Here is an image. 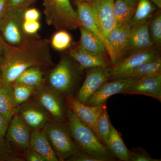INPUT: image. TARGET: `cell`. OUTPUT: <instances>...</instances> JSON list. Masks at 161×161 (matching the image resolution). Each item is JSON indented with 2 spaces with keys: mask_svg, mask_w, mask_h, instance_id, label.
I'll list each match as a JSON object with an SVG mask.
<instances>
[{
  "mask_svg": "<svg viewBox=\"0 0 161 161\" xmlns=\"http://www.w3.org/2000/svg\"><path fill=\"white\" fill-rule=\"evenodd\" d=\"M49 39L33 37L16 46L6 45L4 61L0 66L2 82L11 85L25 70L36 67L43 71L53 65Z\"/></svg>",
  "mask_w": 161,
  "mask_h": 161,
  "instance_id": "cell-1",
  "label": "cell"
},
{
  "mask_svg": "<svg viewBox=\"0 0 161 161\" xmlns=\"http://www.w3.org/2000/svg\"><path fill=\"white\" fill-rule=\"evenodd\" d=\"M85 71L66 53L44 77L45 84L66 98H74L80 88Z\"/></svg>",
  "mask_w": 161,
  "mask_h": 161,
  "instance_id": "cell-2",
  "label": "cell"
},
{
  "mask_svg": "<svg viewBox=\"0 0 161 161\" xmlns=\"http://www.w3.org/2000/svg\"><path fill=\"white\" fill-rule=\"evenodd\" d=\"M67 118L73 140L80 152L97 156L107 161H115V158L95 132L83 123L68 108Z\"/></svg>",
  "mask_w": 161,
  "mask_h": 161,
  "instance_id": "cell-3",
  "label": "cell"
},
{
  "mask_svg": "<svg viewBox=\"0 0 161 161\" xmlns=\"http://www.w3.org/2000/svg\"><path fill=\"white\" fill-rule=\"evenodd\" d=\"M46 23L58 31L75 30L80 26L70 0H43Z\"/></svg>",
  "mask_w": 161,
  "mask_h": 161,
  "instance_id": "cell-4",
  "label": "cell"
},
{
  "mask_svg": "<svg viewBox=\"0 0 161 161\" xmlns=\"http://www.w3.org/2000/svg\"><path fill=\"white\" fill-rule=\"evenodd\" d=\"M50 143L59 161H67L80 152L73 140L68 121L51 119L42 130Z\"/></svg>",
  "mask_w": 161,
  "mask_h": 161,
  "instance_id": "cell-5",
  "label": "cell"
},
{
  "mask_svg": "<svg viewBox=\"0 0 161 161\" xmlns=\"http://www.w3.org/2000/svg\"><path fill=\"white\" fill-rule=\"evenodd\" d=\"M26 9L8 8L0 19V34L5 42L10 46H18L35 37L29 36L23 30Z\"/></svg>",
  "mask_w": 161,
  "mask_h": 161,
  "instance_id": "cell-6",
  "label": "cell"
},
{
  "mask_svg": "<svg viewBox=\"0 0 161 161\" xmlns=\"http://www.w3.org/2000/svg\"><path fill=\"white\" fill-rule=\"evenodd\" d=\"M46 110L52 119L56 121H67L68 110L66 98L44 84L36 89L32 96Z\"/></svg>",
  "mask_w": 161,
  "mask_h": 161,
  "instance_id": "cell-7",
  "label": "cell"
},
{
  "mask_svg": "<svg viewBox=\"0 0 161 161\" xmlns=\"http://www.w3.org/2000/svg\"><path fill=\"white\" fill-rule=\"evenodd\" d=\"M16 114L31 131L42 130L52 119L46 110L33 97L18 106Z\"/></svg>",
  "mask_w": 161,
  "mask_h": 161,
  "instance_id": "cell-8",
  "label": "cell"
},
{
  "mask_svg": "<svg viewBox=\"0 0 161 161\" xmlns=\"http://www.w3.org/2000/svg\"><path fill=\"white\" fill-rule=\"evenodd\" d=\"M161 56L160 48L154 47L149 49L130 52L125 54L118 62L111 67L109 80L116 79L126 72L135 68L141 64Z\"/></svg>",
  "mask_w": 161,
  "mask_h": 161,
  "instance_id": "cell-9",
  "label": "cell"
},
{
  "mask_svg": "<svg viewBox=\"0 0 161 161\" xmlns=\"http://www.w3.org/2000/svg\"><path fill=\"white\" fill-rule=\"evenodd\" d=\"M111 67H100L86 70V75L84 80L75 98L81 103L85 104L90 96L103 84L109 80L111 77Z\"/></svg>",
  "mask_w": 161,
  "mask_h": 161,
  "instance_id": "cell-10",
  "label": "cell"
},
{
  "mask_svg": "<svg viewBox=\"0 0 161 161\" xmlns=\"http://www.w3.org/2000/svg\"><path fill=\"white\" fill-rule=\"evenodd\" d=\"M121 94L141 95L161 102V73L146 75L136 79Z\"/></svg>",
  "mask_w": 161,
  "mask_h": 161,
  "instance_id": "cell-11",
  "label": "cell"
},
{
  "mask_svg": "<svg viewBox=\"0 0 161 161\" xmlns=\"http://www.w3.org/2000/svg\"><path fill=\"white\" fill-rule=\"evenodd\" d=\"M130 28L129 23L123 26H116L107 36L105 46L112 66L118 62L124 54Z\"/></svg>",
  "mask_w": 161,
  "mask_h": 161,
  "instance_id": "cell-12",
  "label": "cell"
},
{
  "mask_svg": "<svg viewBox=\"0 0 161 161\" xmlns=\"http://www.w3.org/2000/svg\"><path fill=\"white\" fill-rule=\"evenodd\" d=\"M66 100L68 108L96 134V123L101 113L107 108L106 102L95 106H90L81 103L75 97L66 98Z\"/></svg>",
  "mask_w": 161,
  "mask_h": 161,
  "instance_id": "cell-13",
  "label": "cell"
},
{
  "mask_svg": "<svg viewBox=\"0 0 161 161\" xmlns=\"http://www.w3.org/2000/svg\"><path fill=\"white\" fill-rule=\"evenodd\" d=\"M137 78H117L108 80L103 84L89 98L85 104L95 106L106 102L107 99L112 95L121 92Z\"/></svg>",
  "mask_w": 161,
  "mask_h": 161,
  "instance_id": "cell-14",
  "label": "cell"
},
{
  "mask_svg": "<svg viewBox=\"0 0 161 161\" xmlns=\"http://www.w3.org/2000/svg\"><path fill=\"white\" fill-rule=\"evenodd\" d=\"M67 50V54L85 70L94 68L112 66L109 58H107L106 55L98 54L84 50L79 47L77 43H73Z\"/></svg>",
  "mask_w": 161,
  "mask_h": 161,
  "instance_id": "cell-15",
  "label": "cell"
},
{
  "mask_svg": "<svg viewBox=\"0 0 161 161\" xmlns=\"http://www.w3.org/2000/svg\"><path fill=\"white\" fill-rule=\"evenodd\" d=\"M31 132L19 116L15 114L9 122L6 136L15 148L24 152L30 147Z\"/></svg>",
  "mask_w": 161,
  "mask_h": 161,
  "instance_id": "cell-16",
  "label": "cell"
},
{
  "mask_svg": "<svg viewBox=\"0 0 161 161\" xmlns=\"http://www.w3.org/2000/svg\"><path fill=\"white\" fill-rule=\"evenodd\" d=\"M114 2L115 0H93L91 3L103 36L104 43L110 32L115 27L113 15Z\"/></svg>",
  "mask_w": 161,
  "mask_h": 161,
  "instance_id": "cell-17",
  "label": "cell"
},
{
  "mask_svg": "<svg viewBox=\"0 0 161 161\" xmlns=\"http://www.w3.org/2000/svg\"><path fill=\"white\" fill-rule=\"evenodd\" d=\"M149 22L131 27L123 55L130 52L149 49L155 47L150 38Z\"/></svg>",
  "mask_w": 161,
  "mask_h": 161,
  "instance_id": "cell-18",
  "label": "cell"
},
{
  "mask_svg": "<svg viewBox=\"0 0 161 161\" xmlns=\"http://www.w3.org/2000/svg\"><path fill=\"white\" fill-rule=\"evenodd\" d=\"M77 15L80 26L95 34L104 42L103 36L98 26L95 12L91 3L75 0Z\"/></svg>",
  "mask_w": 161,
  "mask_h": 161,
  "instance_id": "cell-19",
  "label": "cell"
},
{
  "mask_svg": "<svg viewBox=\"0 0 161 161\" xmlns=\"http://www.w3.org/2000/svg\"><path fill=\"white\" fill-rule=\"evenodd\" d=\"M29 147L40 154L45 161H59L50 143L42 130L32 131Z\"/></svg>",
  "mask_w": 161,
  "mask_h": 161,
  "instance_id": "cell-20",
  "label": "cell"
},
{
  "mask_svg": "<svg viewBox=\"0 0 161 161\" xmlns=\"http://www.w3.org/2000/svg\"><path fill=\"white\" fill-rule=\"evenodd\" d=\"M78 28L80 30V39L77 43L79 47L94 53L106 55V49L101 39L83 26H80Z\"/></svg>",
  "mask_w": 161,
  "mask_h": 161,
  "instance_id": "cell-21",
  "label": "cell"
},
{
  "mask_svg": "<svg viewBox=\"0 0 161 161\" xmlns=\"http://www.w3.org/2000/svg\"><path fill=\"white\" fill-rule=\"evenodd\" d=\"M111 153L119 160L130 161V151L124 143L119 132L110 124V131L106 145Z\"/></svg>",
  "mask_w": 161,
  "mask_h": 161,
  "instance_id": "cell-22",
  "label": "cell"
},
{
  "mask_svg": "<svg viewBox=\"0 0 161 161\" xmlns=\"http://www.w3.org/2000/svg\"><path fill=\"white\" fill-rule=\"evenodd\" d=\"M18 107L15 103L11 85L0 83V114L8 122L16 113Z\"/></svg>",
  "mask_w": 161,
  "mask_h": 161,
  "instance_id": "cell-23",
  "label": "cell"
},
{
  "mask_svg": "<svg viewBox=\"0 0 161 161\" xmlns=\"http://www.w3.org/2000/svg\"><path fill=\"white\" fill-rule=\"evenodd\" d=\"M157 7L150 0H138L134 15L129 24L132 27L147 23L157 11Z\"/></svg>",
  "mask_w": 161,
  "mask_h": 161,
  "instance_id": "cell-24",
  "label": "cell"
},
{
  "mask_svg": "<svg viewBox=\"0 0 161 161\" xmlns=\"http://www.w3.org/2000/svg\"><path fill=\"white\" fill-rule=\"evenodd\" d=\"M158 73H161V56L141 64L135 68L123 74L116 79L140 78L146 75Z\"/></svg>",
  "mask_w": 161,
  "mask_h": 161,
  "instance_id": "cell-25",
  "label": "cell"
},
{
  "mask_svg": "<svg viewBox=\"0 0 161 161\" xmlns=\"http://www.w3.org/2000/svg\"><path fill=\"white\" fill-rule=\"evenodd\" d=\"M136 6H131L124 0H115L113 15L115 26H123L129 23L134 15Z\"/></svg>",
  "mask_w": 161,
  "mask_h": 161,
  "instance_id": "cell-26",
  "label": "cell"
},
{
  "mask_svg": "<svg viewBox=\"0 0 161 161\" xmlns=\"http://www.w3.org/2000/svg\"><path fill=\"white\" fill-rule=\"evenodd\" d=\"M14 82L31 86L36 89L45 84L43 71L38 68H30L22 72Z\"/></svg>",
  "mask_w": 161,
  "mask_h": 161,
  "instance_id": "cell-27",
  "label": "cell"
},
{
  "mask_svg": "<svg viewBox=\"0 0 161 161\" xmlns=\"http://www.w3.org/2000/svg\"><path fill=\"white\" fill-rule=\"evenodd\" d=\"M11 86L14 99L17 107L31 98L36 90L32 87L16 82L11 84Z\"/></svg>",
  "mask_w": 161,
  "mask_h": 161,
  "instance_id": "cell-28",
  "label": "cell"
},
{
  "mask_svg": "<svg viewBox=\"0 0 161 161\" xmlns=\"http://www.w3.org/2000/svg\"><path fill=\"white\" fill-rule=\"evenodd\" d=\"M50 41L51 46L58 51L67 50L73 43L72 36L66 30L58 31Z\"/></svg>",
  "mask_w": 161,
  "mask_h": 161,
  "instance_id": "cell-29",
  "label": "cell"
},
{
  "mask_svg": "<svg viewBox=\"0 0 161 161\" xmlns=\"http://www.w3.org/2000/svg\"><path fill=\"white\" fill-rule=\"evenodd\" d=\"M110 124L109 117L106 108L99 116L96 125V135L106 146L109 135Z\"/></svg>",
  "mask_w": 161,
  "mask_h": 161,
  "instance_id": "cell-30",
  "label": "cell"
},
{
  "mask_svg": "<svg viewBox=\"0 0 161 161\" xmlns=\"http://www.w3.org/2000/svg\"><path fill=\"white\" fill-rule=\"evenodd\" d=\"M149 29L150 38L154 46L160 48L161 45V13L156 12L149 20Z\"/></svg>",
  "mask_w": 161,
  "mask_h": 161,
  "instance_id": "cell-31",
  "label": "cell"
},
{
  "mask_svg": "<svg viewBox=\"0 0 161 161\" xmlns=\"http://www.w3.org/2000/svg\"><path fill=\"white\" fill-rule=\"evenodd\" d=\"M153 158L145 150L138 149L130 151V161H160Z\"/></svg>",
  "mask_w": 161,
  "mask_h": 161,
  "instance_id": "cell-32",
  "label": "cell"
},
{
  "mask_svg": "<svg viewBox=\"0 0 161 161\" xmlns=\"http://www.w3.org/2000/svg\"><path fill=\"white\" fill-rule=\"evenodd\" d=\"M41 25L39 21L24 20L23 28L24 32L29 36H38V33Z\"/></svg>",
  "mask_w": 161,
  "mask_h": 161,
  "instance_id": "cell-33",
  "label": "cell"
},
{
  "mask_svg": "<svg viewBox=\"0 0 161 161\" xmlns=\"http://www.w3.org/2000/svg\"><path fill=\"white\" fill-rule=\"evenodd\" d=\"M67 161H107L105 159L97 156L79 152Z\"/></svg>",
  "mask_w": 161,
  "mask_h": 161,
  "instance_id": "cell-34",
  "label": "cell"
},
{
  "mask_svg": "<svg viewBox=\"0 0 161 161\" xmlns=\"http://www.w3.org/2000/svg\"><path fill=\"white\" fill-rule=\"evenodd\" d=\"M38 0H8V8L26 9Z\"/></svg>",
  "mask_w": 161,
  "mask_h": 161,
  "instance_id": "cell-35",
  "label": "cell"
},
{
  "mask_svg": "<svg viewBox=\"0 0 161 161\" xmlns=\"http://www.w3.org/2000/svg\"><path fill=\"white\" fill-rule=\"evenodd\" d=\"M17 154L13 153L8 148L0 142V160L22 161L23 159L18 157Z\"/></svg>",
  "mask_w": 161,
  "mask_h": 161,
  "instance_id": "cell-36",
  "label": "cell"
},
{
  "mask_svg": "<svg viewBox=\"0 0 161 161\" xmlns=\"http://www.w3.org/2000/svg\"><path fill=\"white\" fill-rule=\"evenodd\" d=\"M23 158L27 161H45L40 154L34 150L28 148L24 152Z\"/></svg>",
  "mask_w": 161,
  "mask_h": 161,
  "instance_id": "cell-37",
  "label": "cell"
},
{
  "mask_svg": "<svg viewBox=\"0 0 161 161\" xmlns=\"http://www.w3.org/2000/svg\"><path fill=\"white\" fill-rule=\"evenodd\" d=\"M40 17V11L36 8H28L25 10L24 20L26 21H39Z\"/></svg>",
  "mask_w": 161,
  "mask_h": 161,
  "instance_id": "cell-38",
  "label": "cell"
},
{
  "mask_svg": "<svg viewBox=\"0 0 161 161\" xmlns=\"http://www.w3.org/2000/svg\"><path fill=\"white\" fill-rule=\"evenodd\" d=\"M9 123L0 114V142H2L6 134Z\"/></svg>",
  "mask_w": 161,
  "mask_h": 161,
  "instance_id": "cell-39",
  "label": "cell"
},
{
  "mask_svg": "<svg viewBox=\"0 0 161 161\" xmlns=\"http://www.w3.org/2000/svg\"><path fill=\"white\" fill-rule=\"evenodd\" d=\"M6 45L7 43L5 42L0 34V66L3 64L6 54Z\"/></svg>",
  "mask_w": 161,
  "mask_h": 161,
  "instance_id": "cell-40",
  "label": "cell"
},
{
  "mask_svg": "<svg viewBox=\"0 0 161 161\" xmlns=\"http://www.w3.org/2000/svg\"><path fill=\"white\" fill-rule=\"evenodd\" d=\"M8 0H0V19L8 9Z\"/></svg>",
  "mask_w": 161,
  "mask_h": 161,
  "instance_id": "cell-41",
  "label": "cell"
},
{
  "mask_svg": "<svg viewBox=\"0 0 161 161\" xmlns=\"http://www.w3.org/2000/svg\"><path fill=\"white\" fill-rule=\"evenodd\" d=\"M158 8H161V0H150Z\"/></svg>",
  "mask_w": 161,
  "mask_h": 161,
  "instance_id": "cell-42",
  "label": "cell"
},
{
  "mask_svg": "<svg viewBox=\"0 0 161 161\" xmlns=\"http://www.w3.org/2000/svg\"><path fill=\"white\" fill-rule=\"evenodd\" d=\"M124 1L129 3L131 6H136V4H137V2H138V0H124Z\"/></svg>",
  "mask_w": 161,
  "mask_h": 161,
  "instance_id": "cell-43",
  "label": "cell"
},
{
  "mask_svg": "<svg viewBox=\"0 0 161 161\" xmlns=\"http://www.w3.org/2000/svg\"><path fill=\"white\" fill-rule=\"evenodd\" d=\"M78 1H81V2H86V3H92L93 0H78Z\"/></svg>",
  "mask_w": 161,
  "mask_h": 161,
  "instance_id": "cell-44",
  "label": "cell"
},
{
  "mask_svg": "<svg viewBox=\"0 0 161 161\" xmlns=\"http://www.w3.org/2000/svg\"><path fill=\"white\" fill-rule=\"evenodd\" d=\"M2 82V76H1V71H0V83Z\"/></svg>",
  "mask_w": 161,
  "mask_h": 161,
  "instance_id": "cell-45",
  "label": "cell"
}]
</instances>
